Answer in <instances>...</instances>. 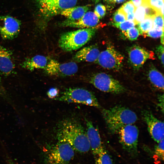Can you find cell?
Returning <instances> with one entry per match:
<instances>
[{"instance_id": "6da1fadb", "label": "cell", "mask_w": 164, "mask_h": 164, "mask_svg": "<svg viewBox=\"0 0 164 164\" xmlns=\"http://www.w3.org/2000/svg\"><path fill=\"white\" fill-rule=\"evenodd\" d=\"M57 129L58 140L67 142L74 151L84 153L91 149L86 131L76 120L65 119L60 122Z\"/></svg>"}, {"instance_id": "7a4b0ae2", "label": "cell", "mask_w": 164, "mask_h": 164, "mask_svg": "<svg viewBox=\"0 0 164 164\" xmlns=\"http://www.w3.org/2000/svg\"><path fill=\"white\" fill-rule=\"evenodd\" d=\"M101 112L108 130L112 134L117 133L122 127L133 124L138 120L135 112L120 105L103 109Z\"/></svg>"}, {"instance_id": "3957f363", "label": "cell", "mask_w": 164, "mask_h": 164, "mask_svg": "<svg viewBox=\"0 0 164 164\" xmlns=\"http://www.w3.org/2000/svg\"><path fill=\"white\" fill-rule=\"evenodd\" d=\"M97 30L96 27L83 28L64 32L61 35L58 45L62 50L71 51L77 50L92 38Z\"/></svg>"}, {"instance_id": "277c9868", "label": "cell", "mask_w": 164, "mask_h": 164, "mask_svg": "<svg viewBox=\"0 0 164 164\" xmlns=\"http://www.w3.org/2000/svg\"><path fill=\"white\" fill-rule=\"evenodd\" d=\"M74 152L67 142L59 140L44 155L45 162L46 164H69L74 158Z\"/></svg>"}, {"instance_id": "5b68a950", "label": "cell", "mask_w": 164, "mask_h": 164, "mask_svg": "<svg viewBox=\"0 0 164 164\" xmlns=\"http://www.w3.org/2000/svg\"><path fill=\"white\" fill-rule=\"evenodd\" d=\"M54 100L68 103L82 104L98 108L101 106L95 95L83 88H70L66 89L60 97Z\"/></svg>"}, {"instance_id": "8992f818", "label": "cell", "mask_w": 164, "mask_h": 164, "mask_svg": "<svg viewBox=\"0 0 164 164\" xmlns=\"http://www.w3.org/2000/svg\"><path fill=\"white\" fill-rule=\"evenodd\" d=\"M38 15L43 19L50 18L65 9L74 6L77 0H36Z\"/></svg>"}, {"instance_id": "52a82bcc", "label": "cell", "mask_w": 164, "mask_h": 164, "mask_svg": "<svg viewBox=\"0 0 164 164\" xmlns=\"http://www.w3.org/2000/svg\"><path fill=\"white\" fill-rule=\"evenodd\" d=\"M89 82L95 88L104 92L119 94L126 91L125 87L118 80L104 72L94 74Z\"/></svg>"}, {"instance_id": "ba28073f", "label": "cell", "mask_w": 164, "mask_h": 164, "mask_svg": "<svg viewBox=\"0 0 164 164\" xmlns=\"http://www.w3.org/2000/svg\"><path fill=\"white\" fill-rule=\"evenodd\" d=\"M124 59L123 55L113 46L109 45L100 53L95 62L104 68L118 71L122 68Z\"/></svg>"}, {"instance_id": "9c48e42d", "label": "cell", "mask_w": 164, "mask_h": 164, "mask_svg": "<svg viewBox=\"0 0 164 164\" xmlns=\"http://www.w3.org/2000/svg\"><path fill=\"white\" fill-rule=\"evenodd\" d=\"M117 133L123 148L131 154H136L139 134L138 127L133 124L127 125L122 127Z\"/></svg>"}, {"instance_id": "30bf717a", "label": "cell", "mask_w": 164, "mask_h": 164, "mask_svg": "<svg viewBox=\"0 0 164 164\" xmlns=\"http://www.w3.org/2000/svg\"><path fill=\"white\" fill-rule=\"evenodd\" d=\"M78 69L77 65L74 62L61 63L52 59L48 61L44 70L49 75L64 77L74 74Z\"/></svg>"}, {"instance_id": "8fae6325", "label": "cell", "mask_w": 164, "mask_h": 164, "mask_svg": "<svg viewBox=\"0 0 164 164\" xmlns=\"http://www.w3.org/2000/svg\"><path fill=\"white\" fill-rule=\"evenodd\" d=\"M129 61L134 69L138 70L149 59H154V53L137 45H134L128 50Z\"/></svg>"}, {"instance_id": "7c38bea8", "label": "cell", "mask_w": 164, "mask_h": 164, "mask_svg": "<svg viewBox=\"0 0 164 164\" xmlns=\"http://www.w3.org/2000/svg\"><path fill=\"white\" fill-rule=\"evenodd\" d=\"M20 20L9 15H0V35L5 39H11L18 35L20 30Z\"/></svg>"}, {"instance_id": "4fadbf2b", "label": "cell", "mask_w": 164, "mask_h": 164, "mask_svg": "<svg viewBox=\"0 0 164 164\" xmlns=\"http://www.w3.org/2000/svg\"><path fill=\"white\" fill-rule=\"evenodd\" d=\"M142 115L152 138L158 143L164 138L163 122L157 119L149 110L143 111Z\"/></svg>"}, {"instance_id": "5bb4252c", "label": "cell", "mask_w": 164, "mask_h": 164, "mask_svg": "<svg viewBox=\"0 0 164 164\" xmlns=\"http://www.w3.org/2000/svg\"><path fill=\"white\" fill-rule=\"evenodd\" d=\"M99 19L94 12L87 11L79 19L72 21L67 19L60 24L62 26L81 29L96 27L99 22Z\"/></svg>"}, {"instance_id": "9a60e30c", "label": "cell", "mask_w": 164, "mask_h": 164, "mask_svg": "<svg viewBox=\"0 0 164 164\" xmlns=\"http://www.w3.org/2000/svg\"><path fill=\"white\" fill-rule=\"evenodd\" d=\"M86 132L88 140L94 157L104 148L98 129L90 121L86 119Z\"/></svg>"}, {"instance_id": "2e32d148", "label": "cell", "mask_w": 164, "mask_h": 164, "mask_svg": "<svg viewBox=\"0 0 164 164\" xmlns=\"http://www.w3.org/2000/svg\"><path fill=\"white\" fill-rule=\"evenodd\" d=\"M100 53L96 45L84 47L78 51L73 58L75 62H95Z\"/></svg>"}, {"instance_id": "e0dca14e", "label": "cell", "mask_w": 164, "mask_h": 164, "mask_svg": "<svg viewBox=\"0 0 164 164\" xmlns=\"http://www.w3.org/2000/svg\"><path fill=\"white\" fill-rule=\"evenodd\" d=\"M15 68L12 53L9 49L0 46V73L5 75L11 74Z\"/></svg>"}, {"instance_id": "ac0fdd59", "label": "cell", "mask_w": 164, "mask_h": 164, "mask_svg": "<svg viewBox=\"0 0 164 164\" xmlns=\"http://www.w3.org/2000/svg\"><path fill=\"white\" fill-rule=\"evenodd\" d=\"M48 58L44 56L37 55L24 61L22 67L27 70L33 71L36 69H44L48 63Z\"/></svg>"}, {"instance_id": "d6986e66", "label": "cell", "mask_w": 164, "mask_h": 164, "mask_svg": "<svg viewBox=\"0 0 164 164\" xmlns=\"http://www.w3.org/2000/svg\"><path fill=\"white\" fill-rule=\"evenodd\" d=\"M90 8L89 5L83 6H73L66 9L60 14L65 17L67 19L72 20H77L87 12Z\"/></svg>"}, {"instance_id": "ffe728a7", "label": "cell", "mask_w": 164, "mask_h": 164, "mask_svg": "<svg viewBox=\"0 0 164 164\" xmlns=\"http://www.w3.org/2000/svg\"><path fill=\"white\" fill-rule=\"evenodd\" d=\"M147 76L148 80L153 86L162 91H164V76L161 72L152 66L148 70Z\"/></svg>"}, {"instance_id": "44dd1931", "label": "cell", "mask_w": 164, "mask_h": 164, "mask_svg": "<svg viewBox=\"0 0 164 164\" xmlns=\"http://www.w3.org/2000/svg\"><path fill=\"white\" fill-rule=\"evenodd\" d=\"M94 158L95 164H114L111 157L104 148Z\"/></svg>"}, {"instance_id": "7402d4cb", "label": "cell", "mask_w": 164, "mask_h": 164, "mask_svg": "<svg viewBox=\"0 0 164 164\" xmlns=\"http://www.w3.org/2000/svg\"><path fill=\"white\" fill-rule=\"evenodd\" d=\"M152 17H145L142 21L138 25V29L140 34L144 35L153 27Z\"/></svg>"}, {"instance_id": "603a6c76", "label": "cell", "mask_w": 164, "mask_h": 164, "mask_svg": "<svg viewBox=\"0 0 164 164\" xmlns=\"http://www.w3.org/2000/svg\"><path fill=\"white\" fill-rule=\"evenodd\" d=\"M134 22L136 25L145 19V9L142 5L135 9L134 12Z\"/></svg>"}, {"instance_id": "cb8c5ba5", "label": "cell", "mask_w": 164, "mask_h": 164, "mask_svg": "<svg viewBox=\"0 0 164 164\" xmlns=\"http://www.w3.org/2000/svg\"><path fill=\"white\" fill-rule=\"evenodd\" d=\"M112 24L114 26L121 30L122 32L126 31L135 27L136 25L134 21L128 20L119 23L113 22Z\"/></svg>"}, {"instance_id": "d4e9b609", "label": "cell", "mask_w": 164, "mask_h": 164, "mask_svg": "<svg viewBox=\"0 0 164 164\" xmlns=\"http://www.w3.org/2000/svg\"><path fill=\"white\" fill-rule=\"evenodd\" d=\"M122 33L127 38L131 41L136 39L140 34L138 28L135 27L126 31L122 32Z\"/></svg>"}, {"instance_id": "484cf974", "label": "cell", "mask_w": 164, "mask_h": 164, "mask_svg": "<svg viewBox=\"0 0 164 164\" xmlns=\"http://www.w3.org/2000/svg\"><path fill=\"white\" fill-rule=\"evenodd\" d=\"M164 16L160 13H157L153 17V27L158 29H164Z\"/></svg>"}, {"instance_id": "4316f807", "label": "cell", "mask_w": 164, "mask_h": 164, "mask_svg": "<svg viewBox=\"0 0 164 164\" xmlns=\"http://www.w3.org/2000/svg\"><path fill=\"white\" fill-rule=\"evenodd\" d=\"M162 139L155 146V155L160 159L163 161L164 154V140Z\"/></svg>"}, {"instance_id": "83f0119b", "label": "cell", "mask_w": 164, "mask_h": 164, "mask_svg": "<svg viewBox=\"0 0 164 164\" xmlns=\"http://www.w3.org/2000/svg\"><path fill=\"white\" fill-rule=\"evenodd\" d=\"M145 2L160 13L161 9L164 5V0H148Z\"/></svg>"}, {"instance_id": "f1b7e54d", "label": "cell", "mask_w": 164, "mask_h": 164, "mask_svg": "<svg viewBox=\"0 0 164 164\" xmlns=\"http://www.w3.org/2000/svg\"><path fill=\"white\" fill-rule=\"evenodd\" d=\"M164 34V29H158L153 27L146 33L144 35L153 38L160 37Z\"/></svg>"}, {"instance_id": "f546056e", "label": "cell", "mask_w": 164, "mask_h": 164, "mask_svg": "<svg viewBox=\"0 0 164 164\" xmlns=\"http://www.w3.org/2000/svg\"><path fill=\"white\" fill-rule=\"evenodd\" d=\"M113 20L115 23H121L126 20V15L119 9L114 14Z\"/></svg>"}, {"instance_id": "4dcf8cb0", "label": "cell", "mask_w": 164, "mask_h": 164, "mask_svg": "<svg viewBox=\"0 0 164 164\" xmlns=\"http://www.w3.org/2000/svg\"><path fill=\"white\" fill-rule=\"evenodd\" d=\"M119 9L126 15L128 14L134 12L136 9L131 1L124 3Z\"/></svg>"}, {"instance_id": "1f68e13d", "label": "cell", "mask_w": 164, "mask_h": 164, "mask_svg": "<svg viewBox=\"0 0 164 164\" xmlns=\"http://www.w3.org/2000/svg\"><path fill=\"white\" fill-rule=\"evenodd\" d=\"M106 9L105 6L102 4H99L95 7L94 13L100 19H101L105 15Z\"/></svg>"}, {"instance_id": "d6a6232c", "label": "cell", "mask_w": 164, "mask_h": 164, "mask_svg": "<svg viewBox=\"0 0 164 164\" xmlns=\"http://www.w3.org/2000/svg\"><path fill=\"white\" fill-rule=\"evenodd\" d=\"M142 5L145 7V17L153 18L157 13H159L149 5L146 2H143Z\"/></svg>"}, {"instance_id": "836d02e7", "label": "cell", "mask_w": 164, "mask_h": 164, "mask_svg": "<svg viewBox=\"0 0 164 164\" xmlns=\"http://www.w3.org/2000/svg\"><path fill=\"white\" fill-rule=\"evenodd\" d=\"M155 52L158 58L161 61L163 66L164 65V46L160 45L156 47Z\"/></svg>"}, {"instance_id": "e575fe53", "label": "cell", "mask_w": 164, "mask_h": 164, "mask_svg": "<svg viewBox=\"0 0 164 164\" xmlns=\"http://www.w3.org/2000/svg\"><path fill=\"white\" fill-rule=\"evenodd\" d=\"M59 93V90L57 88H52L47 91V94L49 98L54 100L58 97Z\"/></svg>"}, {"instance_id": "d590c367", "label": "cell", "mask_w": 164, "mask_h": 164, "mask_svg": "<svg viewBox=\"0 0 164 164\" xmlns=\"http://www.w3.org/2000/svg\"><path fill=\"white\" fill-rule=\"evenodd\" d=\"M159 100L158 104L159 107L162 109V112H163V94L159 95L158 97Z\"/></svg>"}, {"instance_id": "8d00e7d4", "label": "cell", "mask_w": 164, "mask_h": 164, "mask_svg": "<svg viewBox=\"0 0 164 164\" xmlns=\"http://www.w3.org/2000/svg\"><path fill=\"white\" fill-rule=\"evenodd\" d=\"M5 158L7 164H17L15 161L12 159L11 156L8 154H6Z\"/></svg>"}, {"instance_id": "74e56055", "label": "cell", "mask_w": 164, "mask_h": 164, "mask_svg": "<svg viewBox=\"0 0 164 164\" xmlns=\"http://www.w3.org/2000/svg\"><path fill=\"white\" fill-rule=\"evenodd\" d=\"M135 9L141 5L142 4V0H131Z\"/></svg>"}, {"instance_id": "f35d334b", "label": "cell", "mask_w": 164, "mask_h": 164, "mask_svg": "<svg viewBox=\"0 0 164 164\" xmlns=\"http://www.w3.org/2000/svg\"><path fill=\"white\" fill-rule=\"evenodd\" d=\"M126 16V20L132 21L134 22V12L127 14Z\"/></svg>"}, {"instance_id": "ab89813d", "label": "cell", "mask_w": 164, "mask_h": 164, "mask_svg": "<svg viewBox=\"0 0 164 164\" xmlns=\"http://www.w3.org/2000/svg\"><path fill=\"white\" fill-rule=\"evenodd\" d=\"M125 0H113L114 2L119 3L124 2Z\"/></svg>"}, {"instance_id": "60d3db41", "label": "cell", "mask_w": 164, "mask_h": 164, "mask_svg": "<svg viewBox=\"0 0 164 164\" xmlns=\"http://www.w3.org/2000/svg\"><path fill=\"white\" fill-rule=\"evenodd\" d=\"M161 43L162 45H163L164 44V34H163L162 36H161Z\"/></svg>"}, {"instance_id": "b9f144b4", "label": "cell", "mask_w": 164, "mask_h": 164, "mask_svg": "<svg viewBox=\"0 0 164 164\" xmlns=\"http://www.w3.org/2000/svg\"><path fill=\"white\" fill-rule=\"evenodd\" d=\"M103 1L107 2H114L113 0H103Z\"/></svg>"}, {"instance_id": "7bdbcfd3", "label": "cell", "mask_w": 164, "mask_h": 164, "mask_svg": "<svg viewBox=\"0 0 164 164\" xmlns=\"http://www.w3.org/2000/svg\"><path fill=\"white\" fill-rule=\"evenodd\" d=\"M94 2H95V3L98 2L100 0H92Z\"/></svg>"}, {"instance_id": "ee69618b", "label": "cell", "mask_w": 164, "mask_h": 164, "mask_svg": "<svg viewBox=\"0 0 164 164\" xmlns=\"http://www.w3.org/2000/svg\"><path fill=\"white\" fill-rule=\"evenodd\" d=\"M143 2H146L148 0H142Z\"/></svg>"}, {"instance_id": "f6af8a7d", "label": "cell", "mask_w": 164, "mask_h": 164, "mask_svg": "<svg viewBox=\"0 0 164 164\" xmlns=\"http://www.w3.org/2000/svg\"><path fill=\"white\" fill-rule=\"evenodd\" d=\"M1 84V80H0V84Z\"/></svg>"}, {"instance_id": "bcb514c9", "label": "cell", "mask_w": 164, "mask_h": 164, "mask_svg": "<svg viewBox=\"0 0 164 164\" xmlns=\"http://www.w3.org/2000/svg\"></svg>"}]
</instances>
